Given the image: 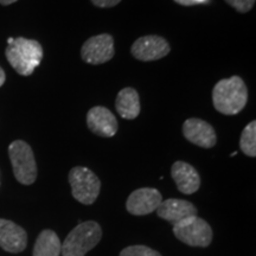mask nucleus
I'll return each mask as SVG.
<instances>
[{"label":"nucleus","mask_w":256,"mask_h":256,"mask_svg":"<svg viewBox=\"0 0 256 256\" xmlns=\"http://www.w3.org/2000/svg\"><path fill=\"white\" fill-rule=\"evenodd\" d=\"M171 51L170 44L160 36H144L134 42L130 52L134 58L142 62H152L166 57Z\"/></svg>","instance_id":"obj_8"},{"label":"nucleus","mask_w":256,"mask_h":256,"mask_svg":"<svg viewBox=\"0 0 256 256\" xmlns=\"http://www.w3.org/2000/svg\"><path fill=\"white\" fill-rule=\"evenodd\" d=\"M115 107L120 116L126 120H134L140 114L139 94L134 88H124L119 92L115 101Z\"/></svg>","instance_id":"obj_15"},{"label":"nucleus","mask_w":256,"mask_h":256,"mask_svg":"<svg viewBox=\"0 0 256 256\" xmlns=\"http://www.w3.org/2000/svg\"><path fill=\"white\" fill-rule=\"evenodd\" d=\"M88 128L96 136L112 138L118 132V120L115 115L102 106H96L87 113Z\"/></svg>","instance_id":"obj_11"},{"label":"nucleus","mask_w":256,"mask_h":256,"mask_svg":"<svg viewBox=\"0 0 256 256\" xmlns=\"http://www.w3.org/2000/svg\"><path fill=\"white\" fill-rule=\"evenodd\" d=\"M162 202V194L153 188H142L133 191L126 202V209L134 216H145L158 209Z\"/></svg>","instance_id":"obj_9"},{"label":"nucleus","mask_w":256,"mask_h":256,"mask_svg":"<svg viewBox=\"0 0 256 256\" xmlns=\"http://www.w3.org/2000/svg\"><path fill=\"white\" fill-rule=\"evenodd\" d=\"M102 238L100 224L94 220L80 223L68 234L62 243L63 256H84L98 246Z\"/></svg>","instance_id":"obj_3"},{"label":"nucleus","mask_w":256,"mask_h":256,"mask_svg":"<svg viewBox=\"0 0 256 256\" xmlns=\"http://www.w3.org/2000/svg\"><path fill=\"white\" fill-rule=\"evenodd\" d=\"M17 2V0H0V4L4 5V6H8V5H11L14 4V2Z\"/></svg>","instance_id":"obj_23"},{"label":"nucleus","mask_w":256,"mask_h":256,"mask_svg":"<svg viewBox=\"0 0 256 256\" xmlns=\"http://www.w3.org/2000/svg\"><path fill=\"white\" fill-rule=\"evenodd\" d=\"M115 55L114 40L110 34H102L90 37L81 48V57L88 64H104Z\"/></svg>","instance_id":"obj_7"},{"label":"nucleus","mask_w":256,"mask_h":256,"mask_svg":"<svg viewBox=\"0 0 256 256\" xmlns=\"http://www.w3.org/2000/svg\"><path fill=\"white\" fill-rule=\"evenodd\" d=\"M226 2L241 14L250 11L255 4V0H226Z\"/></svg>","instance_id":"obj_19"},{"label":"nucleus","mask_w":256,"mask_h":256,"mask_svg":"<svg viewBox=\"0 0 256 256\" xmlns=\"http://www.w3.org/2000/svg\"><path fill=\"white\" fill-rule=\"evenodd\" d=\"M183 134L185 139L202 148H211L216 145L217 136L215 130L206 121L191 118L183 124Z\"/></svg>","instance_id":"obj_10"},{"label":"nucleus","mask_w":256,"mask_h":256,"mask_svg":"<svg viewBox=\"0 0 256 256\" xmlns=\"http://www.w3.org/2000/svg\"><path fill=\"white\" fill-rule=\"evenodd\" d=\"M69 183L74 198L84 206H90L100 194V179L92 170L83 166H76L70 170Z\"/></svg>","instance_id":"obj_5"},{"label":"nucleus","mask_w":256,"mask_h":256,"mask_svg":"<svg viewBox=\"0 0 256 256\" xmlns=\"http://www.w3.org/2000/svg\"><path fill=\"white\" fill-rule=\"evenodd\" d=\"M14 38L10 37V38H8V44H11V43H12V42H14Z\"/></svg>","instance_id":"obj_24"},{"label":"nucleus","mask_w":256,"mask_h":256,"mask_svg":"<svg viewBox=\"0 0 256 256\" xmlns=\"http://www.w3.org/2000/svg\"><path fill=\"white\" fill-rule=\"evenodd\" d=\"M62 243L52 230H43L34 243V256H60Z\"/></svg>","instance_id":"obj_16"},{"label":"nucleus","mask_w":256,"mask_h":256,"mask_svg":"<svg viewBox=\"0 0 256 256\" xmlns=\"http://www.w3.org/2000/svg\"><path fill=\"white\" fill-rule=\"evenodd\" d=\"M8 156L14 177L19 183L34 184L37 178V165L30 145L23 140H16L8 147Z\"/></svg>","instance_id":"obj_4"},{"label":"nucleus","mask_w":256,"mask_h":256,"mask_svg":"<svg viewBox=\"0 0 256 256\" xmlns=\"http://www.w3.org/2000/svg\"><path fill=\"white\" fill-rule=\"evenodd\" d=\"M174 234L179 241L191 247L206 248L212 241L210 224L197 216L188 217L174 224Z\"/></svg>","instance_id":"obj_6"},{"label":"nucleus","mask_w":256,"mask_h":256,"mask_svg":"<svg viewBox=\"0 0 256 256\" xmlns=\"http://www.w3.org/2000/svg\"><path fill=\"white\" fill-rule=\"evenodd\" d=\"M28 244L26 232L18 224L0 218V247L8 252H23Z\"/></svg>","instance_id":"obj_12"},{"label":"nucleus","mask_w":256,"mask_h":256,"mask_svg":"<svg viewBox=\"0 0 256 256\" xmlns=\"http://www.w3.org/2000/svg\"><path fill=\"white\" fill-rule=\"evenodd\" d=\"M121 0H92V2L98 8H114Z\"/></svg>","instance_id":"obj_20"},{"label":"nucleus","mask_w":256,"mask_h":256,"mask_svg":"<svg viewBox=\"0 0 256 256\" xmlns=\"http://www.w3.org/2000/svg\"><path fill=\"white\" fill-rule=\"evenodd\" d=\"M120 256H162V254L146 246H130L121 250Z\"/></svg>","instance_id":"obj_18"},{"label":"nucleus","mask_w":256,"mask_h":256,"mask_svg":"<svg viewBox=\"0 0 256 256\" xmlns=\"http://www.w3.org/2000/svg\"><path fill=\"white\" fill-rule=\"evenodd\" d=\"M174 2L183 6H194L197 4H203V2H206L208 0H174Z\"/></svg>","instance_id":"obj_21"},{"label":"nucleus","mask_w":256,"mask_h":256,"mask_svg":"<svg viewBox=\"0 0 256 256\" xmlns=\"http://www.w3.org/2000/svg\"><path fill=\"white\" fill-rule=\"evenodd\" d=\"M172 179L178 190L184 194H192L200 186V177L194 166L185 162H176L171 168Z\"/></svg>","instance_id":"obj_14"},{"label":"nucleus","mask_w":256,"mask_h":256,"mask_svg":"<svg viewBox=\"0 0 256 256\" xmlns=\"http://www.w3.org/2000/svg\"><path fill=\"white\" fill-rule=\"evenodd\" d=\"M156 214L160 218L176 224L188 217L197 216V208L188 200L170 198L160 203Z\"/></svg>","instance_id":"obj_13"},{"label":"nucleus","mask_w":256,"mask_h":256,"mask_svg":"<svg viewBox=\"0 0 256 256\" xmlns=\"http://www.w3.org/2000/svg\"><path fill=\"white\" fill-rule=\"evenodd\" d=\"M240 148L246 156H256V121H252L246 126L240 139Z\"/></svg>","instance_id":"obj_17"},{"label":"nucleus","mask_w":256,"mask_h":256,"mask_svg":"<svg viewBox=\"0 0 256 256\" xmlns=\"http://www.w3.org/2000/svg\"><path fill=\"white\" fill-rule=\"evenodd\" d=\"M248 101V88L240 76L220 80L212 89V104L224 115L238 114Z\"/></svg>","instance_id":"obj_1"},{"label":"nucleus","mask_w":256,"mask_h":256,"mask_svg":"<svg viewBox=\"0 0 256 256\" xmlns=\"http://www.w3.org/2000/svg\"><path fill=\"white\" fill-rule=\"evenodd\" d=\"M6 58L11 66L22 76H30L43 58V49L37 40L14 38L6 48Z\"/></svg>","instance_id":"obj_2"},{"label":"nucleus","mask_w":256,"mask_h":256,"mask_svg":"<svg viewBox=\"0 0 256 256\" xmlns=\"http://www.w3.org/2000/svg\"><path fill=\"white\" fill-rule=\"evenodd\" d=\"M5 80H6V75H5V72L2 70V66H0V87H2V84L5 83Z\"/></svg>","instance_id":"obj_22"}]
</instances>
